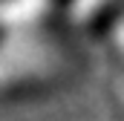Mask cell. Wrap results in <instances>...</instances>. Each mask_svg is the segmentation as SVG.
<instances>
[{
  "label": "cell",
  "instance_id": "7a4b0ae2",
  "mask_svg": "<svg viewBox=\"0 0 124 121\" xmlns=\"http://www.w3.org/2000/svg\"><path fill=\"white\" fill-rule=\"evenodd\" d=\"M66 12H69V23L90 38L113 35L118 29V23L124 20L121 3H81V6H72Z\"/></svg>",
  "mask_w": 124,
  "mask_h": 121
},
{
  "label": "cell",
  "instance_id": "6da1fadb",
  "mask_svg": "<svg viewBox=\"0 0 124 121\" xmlns=\"http://www.w3.org/2000/svg\"><path fill=\"white\" fill-rule=\"evenodd\" d=\"M61 72L38 55H3L0 58V101L40 98L61 87Z\"/></svg>",
  "mask_w": 124,
  "mask_h": 121
},
{
  "label": "cell",
  "instance_id": "3957f363",
  "mask_svg": "<svg viewBox=\"0 0 124 121\" xmlns=\"http://www.w3.org/2000/svg\"><path fill=\"white\" fill-rule=\"evenodd\" d=\"M113 43H116V52L121 58V66H124V20L118 23V29L113 32Z\"/></svg>",
  "mask_w": 124,
  "mask_h": 121
}]
</instances>
